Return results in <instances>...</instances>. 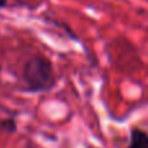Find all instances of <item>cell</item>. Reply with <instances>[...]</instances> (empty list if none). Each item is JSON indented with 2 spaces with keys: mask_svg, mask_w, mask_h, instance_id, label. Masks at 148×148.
Here are the masks:
<instances>
[{
  "mask_svg": "<svg viewBox=\"0 0 148 148\" xmlns=\"http://www.w3.org/2000/svg\"><path fill=\"white\" fill-rule=\"evenodd\" d=\"M127 148H148V134L140 129H132Z\"/></svg>",
  "mask_w": 148,
  "mask_h": 148,
  "instance_id": "cell-2",
  "label": "cell"
},
{
  "mask_svg": "<svg viewBox=\"0 0 148 148\" xmlns=\"http://www.w3.org/2000/svg\"><path fill=\"white\" fill-rule=\"evenodd\" d=\"M0 129L4 130V131H7L8 134H12V132L16 131V122H14V119H12V118H9V119H4V121H0Z\"/></svg>",
  "mask_w": 148,
  "mask_h": 148,
  "instance_id": "cell-3",
  "label": "cell"
},
{
  "mask_svg": "<svg viewBox=\"0 0 148 148\" xmlns=\"http://www.w3.org/2000/svg\"><path fill=\"white\" fill-rule=\"evenodd\" d=\"M23 80L28 92L41 93L51 89L55 85V76L51 60L43 55L32 56L24 64Z\"/></svg>",
  "mask_w": 148,
  "mask_h": 148,
  "instance_id": "cell-1",
  "label": "cell"
},
{
  "mask_svg": "<svg viewBox=\"0 0 148 148\" xmlns=\"http://www.w3.org/2000/svg\"><path fill=\"white\" fill-rule=\"evenodd\" d=\"M7 3H8V0H0V9H1V8H5Z\"/></svg>",
  "mask_w": 148,
  "mask_h": 148,
  "instance_id": "cell-4",
  "label": "cell"
}]
</instances>
